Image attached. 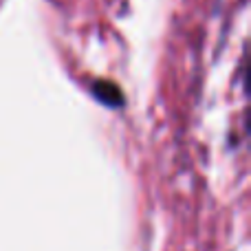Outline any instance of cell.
I'll return each instance as SVG.
<instances>
[{
  "label": "cell",
  "mask_w": 251,
  "mask_h": 251,
  "mask_svg": "<svg viewBox=\"0 0 251 251\" xmlns=\"http://www.w3.org/2000/svg\"><path fill=\"white\" fill-rule=\"evenodd\" d=\"M91 93L97 97V101H101L104 106L110 108H122L124 106V93L117 84L113 82H104V79H97L91 86Z\"/></svg>",
  "instance_id": "6da1fadb"
}]
</instances>
